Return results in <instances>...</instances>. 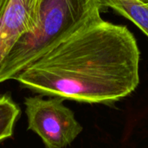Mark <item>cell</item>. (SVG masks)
<instances>
[{
	"instance_id": "5b68a950",
	"label": "cell",
	"mask_w": 148,
	"mask_h": 148,
	"mask_svg": "<svg viewBox=\"0 0 148 148\" xmlns=\"http://www.w3.org/2000/svg\"><path fill=\"white\" fill-rule=\"evenodd\" d=\"M106 9H112L130 20L148 37V6L139 0H101Z\"/></svg>"
},
{
	"instance_id": "3957f363",
	"label": "cell",
	"mask_w": 148,
	"mask_h": 148,
	"mask_svg": "<svg viewBox=\"0 0 148 148\" xmlns=\"http://www.w3.org/2000/svg\"><path fill=\"white\" fill-rule=\"evenodd\" d=\"M28 129L36 133L46 148H66L82 133L72 110L59 97H28L24 101Z\"/></svg>"
},
{
	"instance_id": "7a4b0ae2",
	"label": "cell",
	"mask_w": 148,
	"mask_h": 148,
	"mask_svg": "<svg viewBox=\"0 0 148 148\" xmlns=\"http://www.w3.org/2000/svg\"><path fill=\"white\" fill-rule=\"evenodd\" d=\"M101 0H43L36 29L13 46L0 64V83L22 71L80 29L102 20Z\"/></svg>"
},
{
	"instance_id": "52a82bcc",
	"label": "cell",
	"mask_w": 148,
	"mask_h": 148,
	"mask_svg": "<svg viewBox=\"0 0 148 148\" xmlns=\"http://www.w3.org/2000/svg\"><path fill=\"white\" fill-rule=\"evenodd\" d=\"M140 2H141L142 3H144L145 5L148 6V0H139Z\"/></svg>"
},
{
	"instance_id": "6da1fadb",
	"label": "cell",
	"mask_w": 148,
	"mask_h": 148,
	"mask_svg": "<svg viewBox=\"0 0 148 148\" xmlns=\"http://www.w3.org/2000/svg\"><path fill=\"white\" fill-rule=\"evenodd\" d=\"M140 58L129 29L102 19L75 33L15 80L42 95L109 104L138 87Z\"/></svg>"
},
{
	"instance_id": "8992f818",
	"label": "cell",
	"mask_w": 148,
	"mask_h": 148,
	"mask_svg": "<svg viewBox=\"0 0 148 148\" xmlns=\"http://www.w3.org/2000/svg\"><path fill=\"white\" fill-rule=\"evenodd\" d=\"M20 114L18 105L10 95L0 96V142L12 136L16 121Z\"/></svg>"
},
{
	"instance_id": "277c9868",
	"label": "cell",
	"mask_w": 148,
	"mask_h": 148,
	"mask_svg": "<svg viewBox=\"0 0 148 148\" xmlns=\"http://www.w3.org/2000/svg\"><path fill=\"white\" fill-rule=\"evenodd\" d=\"M42 2L0 0V64L17 41L36 29Z\"/></svg>"
}]
</instances>
